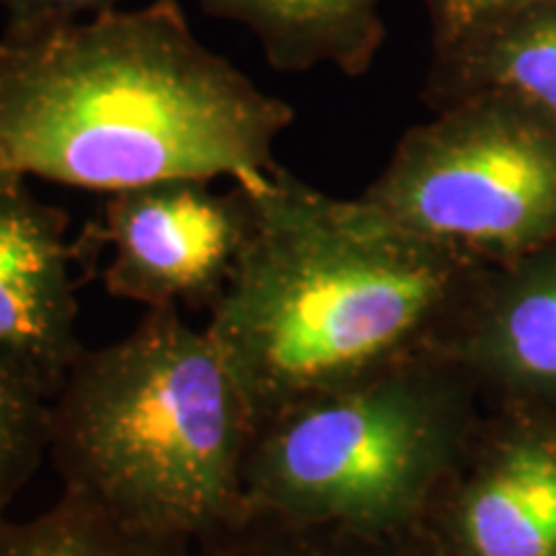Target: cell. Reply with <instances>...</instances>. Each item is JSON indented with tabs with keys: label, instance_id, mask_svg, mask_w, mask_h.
I'll return each mask as SVG.
<instances>
[{
	"label": "cell",
	"instance_id": "16",
	"mask_svg": "<svg viewBox=\"0 0 556 556\" xmlns=\"http://www.w3.org/2000/svg\"><path fill=\"white\" fill-rule=\"evenodd\" d=\"M119 3L122 0H0L5 11V37L73 24L83 13L99 16L119 9Z\"/></svg>",
	"mask_w": 556,
	"mask_h": 556
},
{
	"label": "cell",
	"instance_id": "11",
	"mask_svg": "<svg viewBox=\"0 0 556 556\" xmlns=\"http://www.w3.org/2000/svg\"><path fill=\"white\" fill-rule=\"evenodd\" d=\"M201 5L253 31L268 65L281 73L336 65L348 78H358L387 37L381 0H201Z\"/></svg>",
	"mask_w": 556,
	"mask_h": 556
},
{
	"label": "cell",
	"instance_id": "5",
	"mask_svg": "<svg viewBox=\"0 0 556 556\" xmlns=\"http://www.w3.org/2000/svg\"><path fill=\"white\" fill-rule=\"evenodd\" d=\"M361 199L482 266L556 240V122L497 96L407 129Z\"/></svg>",
	"mask_w": 556,
	"mask_h": 556
},
{
	"label": "cell",
	"instance_id": "8",
	"mask_svg": "<svg viewBox=\"0 0 556 556\" xmlns=\"http://www.w3.org/2000/svg\"><path fill=\"white\" fill-rule=\"evenodd\" d=\"M67 225L60 206L34 197L26 176L0 170V366L47 400L86 351Z\"/></svg>",
	"mask_w": 556,
	"mask_h": 556
},
{
	"label": "cell",
	"instance_id": "7",
	"mask_svg": "<svg viewBox=\"0 0 556 556\" xmlns=\"http://www.w3.org/2000/svg\"><path fill=\"white\" fill-rule=\"evenodd\" d=\"M168 178L109 193L86 242L111 250L103 283L144 309H214L250 232L248 191L235 184Z\"/></svg>",
	"mask_w": 556,
	"mask_h": 556
},
{
	"label": "cell",
	"instance_id": "1",
	"mask_svg": "<svg viewBox=\"0 0 556 556\" xmlns=\"http://www.w3.org/2000/svg\"><path fill=\"white\" fill-rule=\"evenodd\" d=\"M242 186V184H240ZM250 232L206 332L255 426L441 353L490 266L287 168L242 186Z\"/></svg>",
	"mask_w": 556,
	"mask_h": 556
},
{
	"label": "cell",
	"instance_id": "14",
	"mask_svg": "<svg viewBox=\"0 0 556 556\" xmlns=\"http://www.w3.org/2000/svg\"><path fill=\"white\" fill-rule=\"evenodd\" d=\"M50 441V400L0 366V516L37 475Z\"/></svg>",
	"mask_w": 556,
	"mask_h": 556
},
{
	"label": "cell",
	"instance_id": "15",
	"mask_svg": "<svg viewBox=\"0 0 556 556\" xmlns=\"http://www.w3.org/2000/svg\"><path fill=\"white\" fill-rule=\"evenodd\" d=\"M554 0H422L430 24V58H443L516 13Z\"/></svg>",
	"mask_w": 556,
	"mask_h": 556
},
{
	"label": "cell",
	"instance_id": "6",
	"mask_svg": "<svg viewBox=\"0 0 556 556\" xmlns=\"http://www.w3.org/2000/svg\"><path fill=\"white\" fill-rule=\"evenodd\" d=\"M413 536L426 556H556V402L486 405Z\"/></svg>",
	"mask_w": 556,
	"mask_h": 556
},
{
	"label": "cell",
	"instance_id": "3",
	"mask_svg": "<svg viewBox=\"0 0 556 556\" xmlns=\"http://www.w3.org/2000/svg\"><path fill=\"white\" fill-rule=\"evenodd\" d=\"M253 415L206 328L148 309L83 351L50 400L47 458L62 492L152 536L197 544L248 513Z\"/></svg>",
	"mask_w": 556,
	"mask_h": 556
},
{
	"label": "cell",
	"instance_id": "2",
	"mask_svg": "<svg viewBox=\"0 0 556 556\" xmlns=\"http://www.w3.org/2000/svg\"><path fill=\"white\" fill-rule=\"evenodd\" d=\"M294 109L155 0L0 39V170L101 193L168 178L258 184Z\"/></svg>",
	"mask_w": 556,
	"mask_h": 556
},
{
	"label": "cell",
	"instance_id": "10",
	"mask_svg": "<svg viewBox=\"0 0 556 556\" xmlns=\"http://www.w3.org/2000/svg\"><path fill=\"white\" fill-rule=\"evenodd\" d=\"M497 96L556 122V0L526 9L469 45L430 58L422 101L433 111Z\"/></svg>",
	"mask_w": 556,
	"mask_h": 556
},
{
	"label": "cell",
	"instance_id": "4",
	"mask_svg": "<svg viewBox=\"0 0 556 556\" xmlns=\"http://www.w3.org/2000/svg\"><path fill=\"white\" fill-rule=\"evenodd\" d=\"M441 356L319 394L255 426L248 513L366 533H413L484 415Z\"/></svg>",
	"mask_w": 556,
	"mask_h": 556
},
{
	"label": "cell",
	"instance_id": "9",
	"mask_svg": "<svg viewBox=\"0 0 556 556\" xmlns=\"http://www.w3.org/2000/svg\"><path fill=\"white\" fill-rule=\"evenodd\" d=\"M438 356L475 381L484 405L556 402V240L486 268Z\"/></svg>",
	"mask_w": 556,
	"mask_h": 556
},
{
	"label": "cell",
	"instance_id": "13",
	"mask_svg": "<svg viewBox=\"0 0 556 556\" xmlns=\"http://www.w3.org/2000/svg\"><path fill=\"white\" fill-rule=\"evenodd\" d=\"M191 556H426L413 533H366L245 513L191 544Z\"/></svg>",
	"mask_w": 556,
	"mask_h": 556
},
{
	"label": "cell",
	"instance_id": "12",
	"mask_svg": "<svg viewBox=\"0 0 556 556\" xmlns=\"http://www.w3.org/2000/svg\"><path fill=\"white\" fill-rule=\"evenodd\" d=\"M0 556H191V544L135 531L101 507L62 492L58 503L34 518L0 516Z\"/></svg>",
	"mask_w": 556,
	"mask_h": 556
}]
</instances>
